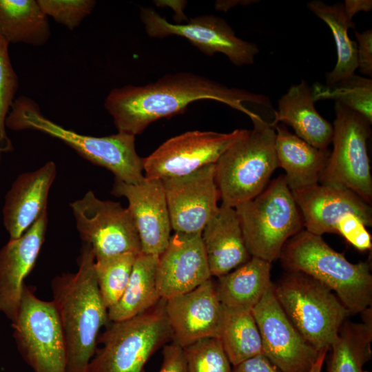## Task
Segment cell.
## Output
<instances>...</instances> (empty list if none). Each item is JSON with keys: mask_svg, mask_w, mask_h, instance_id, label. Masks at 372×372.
Instances as JSON below:
<instances>
[{"mask_svg": "<svg viewBox=\"0 0 372 372\" xmlns=\"http://www.w3.org/2000/svg\"><path fill=\"white\" fill-rule=\"evenodd\" d=\"M232 372H281L264 354L250 358L234 366Z\"/></svg>", "mask_w": 372, "mask_h": 372, "instance_id": "obj_39", "label": "cell"}, {"mask_svg": "<svg viewBox=\"0 0 372 372\" xmlns=\"http://www.w3.org/2000/svg\"><path fill=\"white\" fill-rule=\"evenodd\" d=\"M54 162L21 174L6 195L3 208L4 227L10 239L20 237L47 211L50 189L56 177Z\"/></svg>", "mask_w": 372, "mask_h": 372, "instance_id": "obj_21", "label": "cell"}, {"mask_svg": "<svg viewBox=\"0 0 372 372\" xmlns=\"http://www.w3.org/2000/svg\"><path fill=\"white\" fill-rule=\"evenodd\" d=\"M334 110L333 149L320 183L347 187L370 204L372 178L366 142L371 123L338 102Z\"/></svg>", "mask_w": 372, "mask_h": 372, "instance_id": "obj_10", "label": "cell"}, {"mask_svg": "<svg viewBox=\"0 0 372 372\" xmlns=\"http://www.w3.org/2000/svg\"><path fill=\"white\" fill-rule=\"evenodd\" d=\"M200 236L211 276L225 275L251 258L234 207L221 204Z\"/></svg>", "mask_w": 372, "mask_h": 372, "instance_id": "obj_22", "label": "cell"}, {"mask_svg": "<svg viewBox=\"0 0 372 372\" xmlns=\"http://www.w3.org/2000/svg\"><path fill=\"white\" fill-rule=\"evenodd\" d=\"M140 17L150 37H184L203 53L223 54L236 66L252 65L259 53L255 43L238 37L225 20L212 14L192 18L186 23H172L148 7L141 8Z\"/></svg>", "mask_w": 372, "mask_h": 372, "instance_id": "obj_12", "label": "cell"}, {"mask_svg": "<svg viewBox=\"0 0 372 372\" xmlns=\"http://www.w3.org/2000/svg\"><path fill=\"white\" fill-rule=\"evenodd\" d=\"M70 206L79 236L83 242L91 247L95 259L142 252L138 231L127 207L119 203L101 200L92 191Z\"/></svg>", "mask_w": 372, "mask_h": 372, "instance_id": "obj_11", "label": "cell"}, {"mask_svg": "<svg viewBox=\"0 0 372 372\" xmlns=\"http://www.w3.org/2000/svg\"><path fill=\"white\" fill-rule=\"evenodd\" d=\"M327 351H321L309 372H321Z\"/></svg>", "mask_w": 372, "mask_h": 372, "instance_id": "obj_41", "label": "cell"}, {"mask_svg": "<svg viewBox=\"0 0 372 372\" xmlns=\"http://www.w3.org/2000/svg\"><path fill=\"white\" fill-rule=\"evenodd\" d=\"M12 327L19 352L34 372H67L65 342L52 300L39 298L25 285Z\"/></svg>", "mask_w": 372, "mask_h": 372, "instance_id": "obj_9", "label": "cell"}, {"mask_svg": "<svg viewBox=\"0 0 372 372\" xmlns=\"http://www.w3.org/2000/svg\"><path fill=\"white\" fill-rule=\"evenodd\" d=\"M200 235H171L156 267V287L161 299L189 292L211 278Z\"/></svg>", "mask_w": 372, "mask_h": 372, "instance_id": "obj_18", "label": "cell"}, {"mask_svg": "<svg viewBox=\"0 0 372 372\" xmlns=\"http://www.w3.org/2000/svg\"><path fill=\"white\" fill-rule=\"evenodd\" d=\"M112 194L127 200L142 252L161 255L169 242L172 229L161 180L145 177L136 184L115 180Z\"/></svg>", "mask_w": 372, "mask_h": 372, "instance_id": "obj_17", "label": "cell"}, {"mask_svg": "<svg viewBox=\"0 0 372 372\" xmlns=\"http://www.w3.org/2000/svg\"><path fill=\"white\" fill-rule=\"evenodd\" d=\"M234 208L249 254L270 263L279 258L287 240L304 229L284 175L273 180L254 198Z\"/></svg>", "mask_w": 372, "mask_h": 372, "instance_id": "obj_7", "label": "cell"}, {"mask_svg": "<svg viewBox=\"0 0 372 372\" xmlns=\"http://www.w3.org/2000/svg\"><path fill=\"white\" fill-rule=\"evenodd\" d=\"M357 39L358 68L360 72L369 76H372V30L362 32L355 30Z\"/></svg>", "mask_w": 372, "mask_h": 372, "instance_id": "obj_37", "label": "cell"}, {"mask_svg": "<svg viewBox=\"0 0 372 372\" xmlns=\"http://www.w3.org/2000/svg\"><path fill=\"white\" fill-rule=\"evenodd\" d=\"M335 234H340L347 242L360 251L371 248V236L362 220L356 215L349 213L337 223Z\"/></svg>", "mask_w": 372, "mask_h": 372, "instance_id": "obj_36", "label": "cell"}, {"mask_svg": "<svg viewBox=\"0 0 372 372\" xmlns=\"http://www.w3.org/2000/svg\"><path fill=\"white\" fill-rule=\"evenodd\" d=\"M252 313L260 334L262 353L281 372H309L320 352L289 320L274 295L273 284Z\"/></svg>", "mask_w": 372, "mask_h": 372, "instance_id": "obj_14", "label": "cell"}, {"mask_svg": "<svg viewBox=\"0 0 372 372\" xmlns=\"http://www.w3.org/2000/svg\"><path fill=\"white\" fill-rule=\"evenodd\" d=\"M172 339L165 300L134 318L110 322L99 335L87 372H143L151 356Z\"/></svg>", "mask_w": 372, "mask_h": 372, "instance_id": "obj_8", "label": "cell"}, {"mask_svg": "<svg viewBox=\"0 0 372 372\" xmlns=\"http://www.w3.org/2000/svg\"><path fill=\"white\" fill-rule=\"evenodd\" d=\"M314 102L333 99L364 116L372 123V80L355 74L331 84L316 82L312 87Z\"/></svg>", "mask_w": 372, "mask_h": 372, "instance_id": "obj_31", "label": "cell"}, {"mask_svg": "<svg viewBox=\"0 0 372 372\" xmlns=\"http://www.w3.org/2000/svg\"><path fill=\"white\" fill-rule=\"evenodd\" d=\"M308 9L331 29L335 41L337 62L332 71L325 74L327 84L342 81L354 74L358 68L357 43L348 35L349 28H355L347 19L343 3L328 5L320 0L307 3Z\"/></svg>", "mask_w": 372, "mask_h": 372, "instance_id": "obj_29", "label": "cell"}, {"mask_svg": "<svg viewBox=\"0 0 372 372\" xmlns=\"http://www.w3.org/2000/svg\"><path fill=\"white\" fill-rule=\"evenodd\" d=\"M311 87L304 80L292 85L278 101V110L270 123L274 127L280 122L290 125L296 135L312 146L327 149L332 142L333 127L316 110Z\"/></svg>", "mask_w": 372, "mask_h": 372, "instance_id": "obj_23", "label": "cell"}, {"mask_svg": "<svg viewBox=\"0 0 372 372\" xmlns=\"http://www.w3.org/2000/svg\"><path fill=\"white\" fill-rule=\"evenodd\" d=\"M159 372H187L183 348L174 342L164 346Z\"/></svg>", "mask_w": 372, "mask_h": 372, "instance_id": "obj_38", "label": "cell"}, {"mask_svg": "<svg viewBox=\"0 0 372 372\" xmlns=\"http://www.w3.org/2000/svg\"><path fill=\"white\" fill-rule=\"evenodd\" d=\"M291 192L304 229L313 234H335L337 223L349 213L358 216L366 227L372 224L370 204L347 187L318 183Z\"/></svg>", "mask_w": 372, "mask_h": 372, "instance_id": "obj_19", "label": "cell"}, {"mask_svg": "<svg viewBox=\"0 0 372 372\" xmlns=\"http://www.w3.org/2000/svg\"><path fill=\"white\" fill-rule=\"evenodd\" d=\"M76 262V272L56 276L50 287L65 342L67 372H87L99 331L110 321L98 287L95 257L87 243H82Z\"/></svg>", "mask_w": 372, "mask_h": 372, "instance_id": "obj_2", "label": "cell"}, {"mask_svg": "<svg viewBox=\"0 0 372 372\" xmlns=\"http://www.w3.org/2000/svg\"><path fill=\"white\" fill-rule=\"evenodd\" d=\"M8 46L0 36V157L13 149L6 133V121L19 88V78L12 65Z\"/></svg>", "mask_w": 372, "mask_h": 372, "instance_id": "obj_34", "label": "cell"}, {"mask_svg": "<svg viewBox=\"0 0 372 372\" xmlns=\"http://www.w3.org/2000/svg\"><path fill=\"white\" fill-rule=\"evenodd\" d=\"M215 168V163L209 164L187 175L161 179L175 232L201 234L218 211Z\"/></svg>", "mask_w": 372, "mask_h": 372, "instance_id": "obj_15", "label": "cell"}, {"mask_svg": "<svg viewBox=\"0 0 372 372\" xmlns=\"http://www.w3.org/2000/svg\"><path fill=\"white\" fill-rule=\"evenodd\" d=\"M271 263L253 257L245 263L218 278L215 288L223 307L252 310L272 285Z\"/></svg>", "mask_w": 372, "mask_h": 372, "instance_id": "obj_25", "label": "cell"}, {"mask_svg": "<svg viewBox=\"0 0 372 372\" xmlns=\"http://www.w3.org/2000/svg\"><path fill=\"white\" fill-rule=\"evenodd\" d=\"M48 17L70 30L77 28L91 14L96 2L94 0H37Z\"/></svg>", "mask_w": 372, "mask_h": 372, "instance_id": "obj_35", "label": "cell"}, {"mask_svg": "<svg viewBox=\"0 0 372 372\" xmlns=\"http://www.w3.org/2000/svg\"><path fill=\"white\" fill-rule=\"evenodd\" d=\"M273 291L306 341L319 352L328 351L350 315L332 290L303 272L287 270Z\"/></svg>", "mask_w": 372, "mask_h": 372, "instance_id": "obj_6", "label": "cell"}, {"mask_svg": "<svg viewBox=\"0 0 372 372\" xmlns=\"http://www.w3.org/2000/svg\"><path fill=\"white\" fill-rule=\"evenodd\" d=\"M362 323L346 320L330 349L332 350L329 372H364L371 359L372 341L371 309L362 313Z\"/></svg>", "mask_w": 372, "mask_h": 372, "instance_id": "obj_28", "label": "cell"}, {"mask_svg": "<svg viewBox=\"0 0 372 372\" xmlns=\"http://www.w3.org/2000/svg\"><path fill=\"white\" fill-rule=\"evenodd\" d=\"M6 127L14 131H39L58 138L92 163L110 170L115 180L136 184L145 178L143 158L136 152L133 135L118 132L96 137L79 134L45 117L38 104L24 96L14 100Z\"/></svg>", "mask_w": 372, "mask_h": 372, "instance_id": "obj_4", "label": "cell"}, {"mask_svg": "<svg viewBox=\"0 0 372 372\" xmlns=\"http://www.w3.org/2000/svg\"><path fill=\"white\" fill-rule=\"evenodd\" d=\"M212 99L229 105L251 118L254 112L244 103L269 106V99L249 91L229 87L205 76L191 73L167 74L145 85H127L112 90L104 106L118 132L133 136L152 123L184 112L188 105Z\"/></svg>", "mask_w": 372, "mask_h": 372, "instance_id": "obj_1", "label": "cell"}, {"mask_svg": "<svg viewBox=\"0 0 372 372\" xmlns=\"http://www.w3.org/2000/svg\"><path fill=\"white\" fill-rule=\"evenodd\" d=\"M275 149L278 167L291 191L299 190L320 183L331 152L312 146L284 125L275 127Z\"/></svg>", "mask_w": 372, "mask_h": 372, "instance_id": "obj_24", "label": "cell"}, {"mask_svg": "<svg viewBox=\"0 0 372 372\" xmlns=\"http://www.w3.org/2000/svg\"><path fill=\"white\" fill-rule=\"evenodd\" d=\"M219 339L233 366L263 354L260 334L252 310L223 307Z\"/></svg>", "mask_w": 372, "mask_h": 372, "instance_id": "obj_30", "label": "cell"}, {"mask_svg": "<svg viewBox=\"0 0 372 372\" xmlns=\"http://www.w3.org/2000/svg\"><path fill=\"white\" fill-rule=\"evenodd\" d=\"M136 254L124 253L95 259L99 292L107 309L121 298L130 279Z\"/></svg>", "mask_w": 372, "mask_h": 372, "instance_id": "obj_32", "label": "cell"}, {"mask_svg": "<svg viewBox=\"0 0 372 372\" xmlns=\"http://www.w3.org/2000/svg\"><path fill=\"white\" fill-rule=\"evenodd\" d=\"M372 9L371 0H346L343 3V10L347 21L355 25L353 17L360 11L369 12Z\"/></svg>", "mask_w": 372, "mask_h": 372, "instance_id": "obj_40", "label": "cell"}, {"mask_svg": "<svg viewBox=\"0 0 372 372\" xmlns=\"http://www.w3.org/2000/svg\"><path fill=\"white\" fill-rule=\"evenodd\" d=\"M279 258L287 270L303 272L328 287L349 311L362 313L372 302L368 262L352 263L322 238L304 229L284 245Z\"/></svg>", "mask_w": 372, "mask_h": 372, "instance_id": "obj_3", "label": "cell"}, {"mask_svg": "<svg viewBox=\"0 0 372 372\" xmlns=\"http://www.w3.org/2000/svg\"><path fill=\"white\" fill-rule=\"evenodd\" d=\"M0 36L9 44L43 45L50 37L48 17L37 0H0Z\"/></svg>", "mask_w": 372, "mask_h": 372, "instance_id": "obj_27", "label": "cell"}, {"mask_svg": "<svg viewBox=\"0 0 372 372\" xmlns=\"http://www.w3.org/2000/svg\"><path fill=\"white\" fill-rule=\"evenodd\" d=\"M158 256L141 252L134 262L126 287L118 301L107 309L110 322H120L138 316L161 300L156 287Z\"/></svg>", "mask_w": 372, "mask_h": 372, "instance_id": "obj_26", "label": "cell"}, {"mask_svg": "<svg viewBox=\"0 0 372 372\" xmlns=\"http://www.w3.org/2000/svg\"><path fill=\"white\" fill-rule=\"evenodd\" d=\"M250 119L253 130L215 163V180L222 204L234 208L260 194L278 167L275 128L256 113Z\"/></svg>", "mask_w": 372, "mask_h": 372, "instance_id": "obj_5", "label": "cell"}, {"mask_svg": "<svg viewBox=\"0 0 372 372\" xmlns=\"http://www.w3.org/2000/svg\"><path fill=\"white\" fill-rule=\"evenodd\" d=\"M48 211L20 237L0 249V311L14 323L18 316L24 280L32 270L44 242Z\"/></svg>", "mask_w": 372, "mask_h": 372, "instance_id": "obj_20", "label": "cell"}, {"mask_svg": "<svg viewBox=\"0 0 372 372\" xmlns=\"http://www.w3.org/2000/svg\"><path fill=\"white\" fill-rule=\"evenodd\" d=\"M248 131L236 129L229 133H220L195 130L174 136L143 158L144 176L156 179L181 176L216 163Z\"/></svg>", "mask_w": 372, "mask_h": 372, "instance_id": "obj_13", "label": "cell"}, {"mask_svg": "<svg viewBox=\"0 0 372 372\" xmlns=\"http://www.w3.org/2000/svg\"><path fill=\"white\" fill-rule=\"evenodd\" d=\"M173 342L184 348L199 340L219 338L223 307L211 278L194 289L165 300Z\"/></svg>", "mask_w": 372, "mask_h": 372, "instance_id": "obj_16", "label": "cell"}, {"mask_svg": "<svg viewBox=\"0 0 372 372\" xmlns=\"http://www.w3.org/2000/svg\"><path fill=\"white\" fill-rule=\"evenodd\" d=\"M183 350L187 372H232L219 338L201 339Z\"/></svg>", "mask_w": 372, "mask_h": 372, "instance_id": "obj_33", "label": "cell"}]
</instances>
